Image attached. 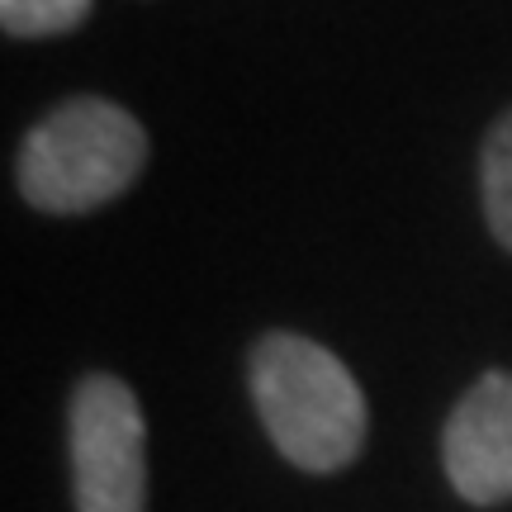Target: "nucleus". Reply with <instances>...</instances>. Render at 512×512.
I'll return each mask as SVG.
<instances>
[{
	"mask_svg": "<svg viewBox=\"0 0 512 512\" xmlns=\"http://www.w3.org/2000/svg\"><path fill=\"white\" fill-rule=\"evenodd\" d=\"M91 5L95 0H0V24L10 38H57L72 34Z\"/></svg>",
	"mask_w": 512,
	"mask_h": 512,
	"instance_id": "obj_6",
	"label": "nucleus"
},
{
	"mask_svg": "<svg viewBox=\"0 0 512 512\" xmlns=\"http://www.w3.org/2000/svg\"><path fill=\"white\" fill-rule=\"evenodd\" d=\"M446 479L465 503H503L512 498V375L489 370L465 399L451 408L441 432Z\"/></svg>",
	"mask_w": 512,
	"mask_h": 512,
	"instance_id": "obj_4",
	"label": "nucleus"
},
{
	"mask_svg": "<svg viewBox=\"0 0 512 512\" xmlns=\"http://www.w3.org/2000/svg\"><path fill=\"white\" fill-rule=\"evenodd\" d=\"M252 399L275 451L309 470H347L366 446V399L351 370L299 332H271L247 361Z\"/></svg>",
	"mask_w": 512,
	"mask_h": 512,
	"instance_id": "obj_1",
	"label": "nucleus"
},
{
	"mask_svg": "<svg viewBox=\"0 0 512 512\" xmlns=\"http://www.w3.org/2000/svg\"><path fill=\"white\" fill-rule=\"evenodd\" d=\"M76 512H143L147 508V441L143 408L114 375H86L67 408Z\"/></svg>",
	"mask_w": 512,
	"mask_h": 512,
	"instance_id": "obj_3",
	"label": "nucleus"
},
{
	"mask_svg": "<svg viewBox=\"0 0 512 512\" xmlns=\"http://www.w3.org/2000/svg\"><path fill=\"white\" fill-rule=\"evenodd\" d=\"M147 166V133L100 95L57 105L19 147V195L43 214H86L119 200Z\"/></svg>",
	"mask_w": 512,
	"mask_h": 512,
	"instance_id": "obj_2",
	"label": "nucleus"
},
{
	"mask_svg": "<svg viewBox=\"0 0 512 512\" xmlns=\"http://www.w3.org/2000/svg\"><path fill=\"white\" fill-rule=\"evenodd\" d=\"M479 185H484V214L494 238L512 252V110L489 128L484 157H479Z\"/></svg>",
	"mask_w": 512,
	"mask_h": 512,
	"instance_id": "obj_5",
	"label": "nucleus"
}]
</instances>
